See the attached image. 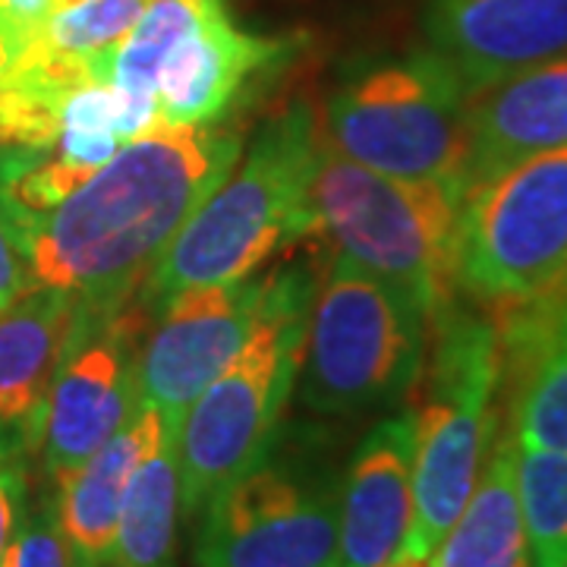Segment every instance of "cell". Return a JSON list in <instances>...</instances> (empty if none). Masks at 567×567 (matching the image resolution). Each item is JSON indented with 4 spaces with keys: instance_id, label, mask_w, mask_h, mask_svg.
Instances as JSON below:
<instances>
[{
    "instance_id": "10",
    "label": "cell",
    "mask_w": 567,
    "mask_h": 567,
    "mask_svg": "<svg viewBox=\"0 0 567 567\" xmlns=\"http://www.w3.org/2000/svg\"><path fill=\"white\" fill-rule=\"evenodd\" d=\"M148 319L152 312L140 297L117 309L76 303L41 423L39 454L51 480L89 461L140 406V357Z\"/></svg>"
},
{
    "instance_id": "31",
    "label": "cell",
    "mask_w": 567,
    "mask_h": 567,
    "mask_svg": "<svg viewBox=\"0 0 567 567\" xmlns=\"http://www.w3.org/2000/svg\"><path fill=\"white\" fill-rule=\"evenodd\" d=\"M561 567H567V565H561Z\"/></svg>"
},
{
    "instance_id": "2",
    "label": "cell",
    "mask_w": 567,
    "mask_h": 567,
    "mask_svg": "<svg viewBox=\"0 0 567 567\" xmlns=\"http://www.w3.org/2000/svg\"><path fill=\"white\" fill-rule=\"evenodd\" d=\"M319 114L290 102L259 126L230 174L142 281L148 312L177 290L249 278L284 246L316 237L309 183L319 155Z\"/></svg>"
},
{
    "instance_id": "9",
    "label": "cell",
    "mask_w": 567,
    "mask_h": 567,
    "mask_svg": "<svg viewBox=\"0 0 567 567\" xmlns=\"http://www.w3.org/2000/svg\"><path fill=\"white\" fill-rule=\"evenodd\" d=\"M341 483L284 454L278 439L252 470L203 507L196 567H341Z\"/></svg>"
},
{
    "instance_id": "5",
    "label": "cell",
    "mask_w": 567,
    "mask_h": 567,
    "mask_svg": "<svg viewBox=\"0 0 567 567\" xmlns=\"http://www.w3.org/2000/svg\"><path fill=\"white\" fill-rule=\"evenodd\" d=\"M306 319L300 404L360 416L404 401L423 375L429 309L410 290L331 252Z\"/></svg>"
},
{
    "instance_id": "19",
    "label": "cell",
    "mask_w": 567,
    "mask_h": 567,
    "mask_svg": "<svg viewBox=\"0 0 567 567\" xmlns=\"http://www.w3.org/2000/svg\"><path fill=\"white\" fill-rule=\"evenodd\" d=\"M514 466L517 439L498 429L470 502L432 551V567H533Z\"/></svg>"
},
{
    "instance_id": "23",
    "label": "cell",
    "mask_w": 567,
    "mask_h": 567,
    "mask_svg": "<svg viewBox=\"0 0 567 567\" xmlns=\"http://www.w3.org/2000/svg\"><path fill=\"white\" fill-rule=\"evenodd\" d=\"M227 10V0H145V10L107 66V85L155 99L158 66L205 17Z\"/></svg>"
},
{
    "instance_id": "8",
    "label": "cell",
    "mask_w": 567,
    "mask_h": 567,
    "mask_svg": "<svg viewBox=\"0 0 567 567\" xmlns=\"http://www.w3.org/2000/svg\"><path fill=\"white\" fill-rule=\"evenodd\" d=\"M457 293L488 312L567 281V145L466 189L454 252Z\"/></svg>"
},
{
    "instance_id": "14",
    "label": "cell",
    "mask_w": 567,
    "mask_h": 567,
    "mask_svg": "<svg viewBox=\"0 0 567 567\" xmlns=\"http://www.w3.org/2000/svg\"><path fill=\"white\" fill-rule=\"evenodd\" d=\"M492 322L517 445L567 451V281L529 303L495 309Z\"/></svg>"
},
{
    "instance_id": "6",
    "label": "cell",
    "mask_w": 567,
    "mask_h": 567,
    "mask_svg": "<svg viewBox=\"0 0 567 567\" xmlns=\"http://www.w3.org/2000/svg\"><path fill=\"white\" fill-rule=\"evenodd\" d=\"M466 111V85L423 44L350 66L324 102L319 133L350 162L442 183L464 199Z\"/></svg>"
},
{
    "instance_id": "17",
    "label": "cell",
    "mask_w": 567,
    "mask_h": 567,
    "mask_svg": "<svg viewBox=\"0 0 567 567\" xmlns=\"http://www.w3.org/2000/svg\"><path fill=\"white\" fill-rule=\"evenodd\" d=\"M167 420L171 416H164L158 406L140 401L126 423L89 461L51 480L58 520L76 567H107L126 486L145 451L158 442Z\"/></svg>"
},
{
    "instance_id": "18",
    "label": "cell",
    "mask_w": 567,
    "mask_h": 567,
    "mask_svg": "<svg viewBox=\"0 0 567 567\" xmlns=\"http://www.w3.org/2000/svg\"><path fill=\"white\" fill-rule=\"evenodd\" d=\"M76 319V300L63 290L32 287L0 312V425L41 445L48 388Z\"/></svg>"
},
{
    "instance_id": "7",
    "label": "cell",
    "mask_w": 567,
    "mask_h": 567,
    "mask_svg": "<svg viewBox=\"0 0 567 567\" xmlns=\"http://www.w3.org/2000/svg\"><path fill=\"white\" fill-rule=\"evenodd\" d=\"M309 208L316 234H324L338 256L410 290L429 319L457 297L461 193L372 171L319 140Z\"/></svg>"
},
{
    "instance_id": "13",
    "label": "cell",
    "mask_w": 567,
    "mask_h": 567,
    "mask_svg": "<svg viewBox=\"0 0 567 567\" xmlns=\"http://www.w3.org/2000/svg\"><path fill=\"white\" fill-rule=\"evenodd\" d=\"M297 54L290 39L240 29L218 10L181 39L158 66L155 107L162 126H199L234 117Z\"/></svg>"
},
{
    "instance_id": "20",
    "label": "cell",
    "mask_w": 567,
    "mask_h": 567,
    "mask_svg": "<svg viewBox=\"0 0 567 567\" xmlns=\"http://www.w3.org/2000/svg\"><path fill=\"white\" fill-rule=\"evenodd\" d=\"M177 425L167 420L158 442L136 466L107 567H171L183 514L181 466H177Z\"/></svg>"
},
{
    "instance_id": "21",
    "label": "cell",
    "mask_w": 567,
    "mask_h": 567,
    "mask_svg": "<svg viewBox=\"0 0 567 567\" xmlns=\"http://www.w3.org/2000/svg\"><path fill=\"white\" fill-rule=\"evenodd\" d=\"M145 10V0H63L29 35L32 58L54 76L107 82V66Z\"/></svg>"
},
{
    "instance_id": "22",
    "label": "cell",
    "mask_w": 567,
    "mask_h": 567,
    "mask_svg": "<svg viewBox=\"0 0 567 567\" xmlns=\"http://www.w3.org/2000/svg\"><path fill=\"white\" fill-rule=\"evenodd\" d=\"M76 89L32 58L29 35L0 22V148H44Z\"/></svg>"
},
{
    "instance_id": "29",
    "label": "cell",
    "mask_w": 567,
    "mask_h": 567,
    "mask_svg": "<svg viewBox=\"0 0 567 567\" xmlns=\"http://www.w3.org/2000/svg\"><path fill=\"white\" fill-rule=\"evenodd\" d=\"M385 567H432V558H413V555H398Z\"/></svg>"
},
{
    "instance_id": "27",
    "label": "cell",
    "mask_w": 567,
    "mask_h": 567,
    "mask_svg": "<svg viewBox=\"0 0 567 567\" xmlns=\"http://www.w3.org/2000/svg\"><path fill=\"white\" fill-rule=\"evenodd\" d=\"M25 290H32L29 268H25V259H22L10 224H7L3 212H0V312L10 303H17Z\"/></svg>"
},
{
    "instance_id": "15",
    "label": "cell",
    "mask_w": 567,
    "mask_h": 567,
    "mask_svg": "<svg viewBox=\"0 0 567 567\" xmlns=\"http://www.w3.org/2000/svg\"><path fill=\"white\" fill-rule=\"evenodd\" d=\"M413 410L365 432L347 464L338 517L341 567H385L404 551L413 524Z\"/></svg>"
},
{
    "instance_id": "24",
    "label": "cell",
    "mask_w": 567,
    "mask_h": 567,
    "mask_svg": "<svg viewBox=\"0 0 567 567\" xmlns=\"http://www.w3.org/2000/svg\"><path fill=\"white\" fill-rule=\"evenodd\" d=\"M514 473L533 567L567 565V451L517 445Z\"/></svg>"
},
{
    "instance_id": "3",
    "label": "cell",
    "mask_w": 567,
    "mask_h": 567,
    "mask_svg": "<svg viewBox=\"0 0 567 567\" xmlns=\"http://www.w3.org/2000/svg\"><path fill=\"white\" fill-rule=\"evenodd\" d=\"M319 275L306 262L265 275L259 322L240 353L183 410L177 425L183 511L199 514L212 495L262 461L281 435L297 388L306 319Z\"/></svg>"
},
{
    "instance_id": "4",
    "label": "cell",
    "mask_w": 567,
    "mask_h": 567,
    "mask_svg": "<svg viewBox=\"0 0 567 567\" xmlns=\"http://www.w3.org/2000/svg\"><path fill=\"white\" fill-rule=\"evenodd\" d=\"M413 410V524L404 551L432 558L461 517L486 464L502 391V347L492 316L457 293L429 319V347Z\"/></svg>"
},
{
    "instance_id": "26",
    "label": "cell",
    "mask_w": 567,
    "mask_h": 567,
    "mask_svg": "<svg viewBox=\"0 0 567 567\" xmlns=\"http://www.w3.org/2000/svg\"><path fill=\"white\" fill-rule=\"evenodd\" d=\"M35 451L20 432L0 425V565L29 511V457Z\"/></svg>"
},
{
    "instance_id": "16",
    "label": "cell",
    "mask_w": 567,
    "mask_h": 567,
    "mask_svg": "<svg viewBox=\"0 0 567 567\" xmlns=\"http://www.w3.org/2000/svg\"><path fill=\"white\" fill-rule=\"evenodd\" d=\"M464 193L551 148L567 145V58L473 92L466 111Z\"/></svg>"
},
{
    "instance_id": "12",
    "label": "cell",
    "mask_w": 567,
    "mask_h": 567,
    "mask_svg": "<svg viewBox=\"0 0 567 567\" xmlns=\"http://www.w3.org/2000/svg\"><path fill=\"white\" fill-rule=\"evenodd\" d=\"M423 39L466 92L567 58V0H425Z\"/></svg>"
},
{
    "instance_id": "11",
    "label": "cell",
    "mask_w": 567,
    "mask_h": 567,
    "mask_svg": "<svg viewBox=\"0 0 567 567\" xmlns=\"http://www.w3.org/2000/svg\"><path fill=\"white\" fill-rule=\"evenodd\" d=\"M265 275L199 284L167 297L152 316L140 357V401L181 420L230 363L259 322Z\"/></svg>"
},
{
    "instance_id": "25",
    "label": "cell",
    "mask_w": 567,
    "mask_h": 567,
    "mask_svg": "<svg viewBox=\"0 0 567 567\" xmlns=\"http://www.w3.org/2000/svg\"><path fill=\"white\" fill-rule=\"evenodd\" d=\"M0 567H76L58 520L54 492L41 495L39 505L25 511V520L17 529Z\"/></svg>"
},
{
    "instance_id": "30",
    "label": "cell",
    "mask_w": 567,
    "mask_h": 567,
    "mask_svg": "<svg viewBox=\"0 0 567 567\" xmlns=\"http://www.w3.org/2000/svg\"><path fill=\"white\" fill-rule=\"evenodd\" d=\"M58 3H63V0H54V7H58Z\"/></svg>"
},
{
    "instance_id": "28",
    "label": "cell",
    "mask_w": 567,
    "mask_h": 567,
    "mask_svg": "<svg viewBox=\"0 0 567 567\" xmlns=\"http://www.w3.org/2000/svg\"><path fill=\"white\" fill-rule=\"evenodd\" d=\"M51 10L54 0H0V22H7L20 35H32Z\"/></svg>"
},
{
    "instance_id": "1",
    "label": "cell",
    "mask_w": 567,
    "mask_h": 567,
    "mask_svg": "<svg viewBox=\"0 0 567 567\" xmlns=\"http://www.w3.org/2000/svg\"><path fill=\"white\" fill-rule=\"evenodd\" d=\"M244 145V126L230 117L155 126L121 145L54 208L3 215L32 287L63 290L89 309L130 303Z\"/></svg>"
}]
</instances>
